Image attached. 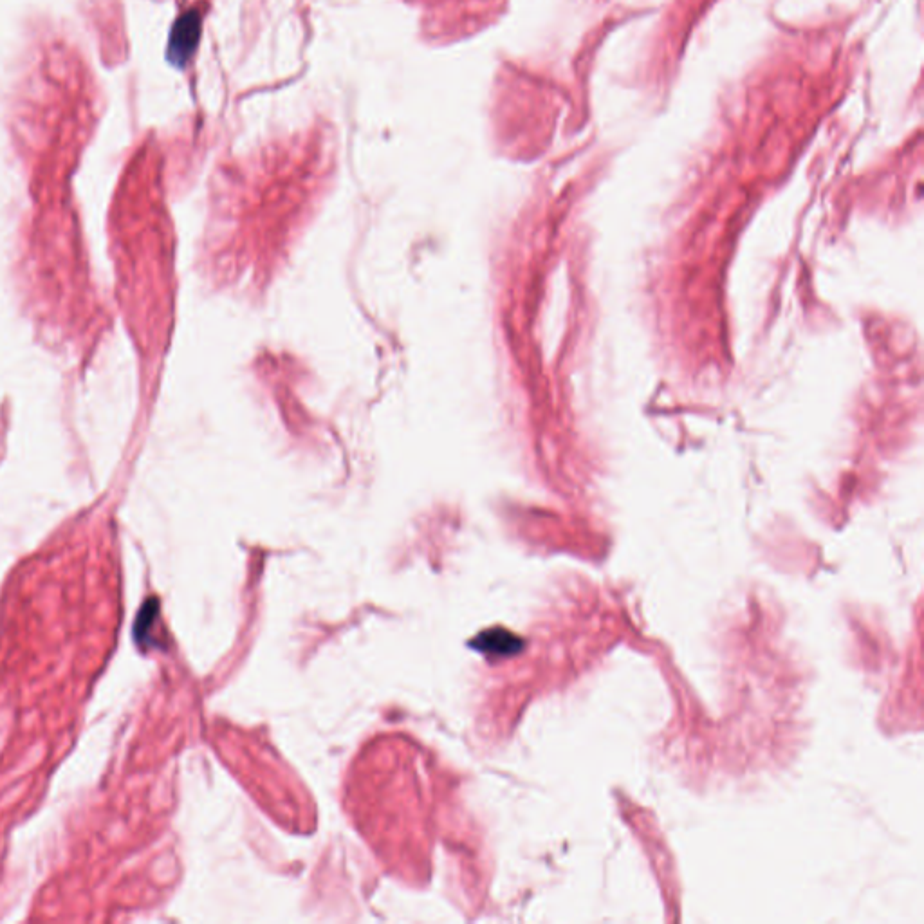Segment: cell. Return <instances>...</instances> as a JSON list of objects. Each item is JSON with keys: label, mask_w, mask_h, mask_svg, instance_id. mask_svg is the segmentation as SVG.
<instances>
[{"label": "cell", "mask_w": 924, "mask_h": 924, "mask_svg": "<svg viewBox=\"0 0 924 924\" xmlns=\"http://www.w3.org/2000/svg\"><path fill=\"white\" fill-rule=\"evenodd\" d=\"M201 29L203 17L197 10L186 11L176 20L168 42V60L172 64L183 67L192 58L201 40Z\"/></svg>", "instance_id": "obj_1"}, {"label": "cell", "mask_w": 924, "mask_h": 924, "mask_svg": "<svg viewBox=\"0 0 924 924\" xmlns=\"http://www.w3.org/2000/svg\"><path fill=\"white\" fill-rule=\"evenodd\" d=\"M161 621V609H159L158 598H148L143 607L139 610L136 625H134V639L143 652H148L150 648L161 647V636H158L159 623Z\"/></svg>", "instance_id": "obj_2"}, {"label": "cell", "mask_w": 924, "mask_h": 924, "mask_svg": "<svg viewBox=\"0 0 924 924\" xmlns=\"http://www.w3.org/2000/svg\"><path fill=\"white\" fill-rule=\"evenodd\" d=\"M472 647L482 654L493 657H509L518 654L524 648V641L517 634L509 630L491 629L479 634V638L472 641Z\"/></svg>", "instance_id": "obj_3"}]
</instances>
